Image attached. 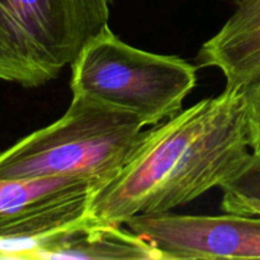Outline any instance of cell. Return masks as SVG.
Segmentation results:
<instances>
[{
    "label": "cell",
    "instance_id": "9",
    "mask_svg": "<svg viewBox=\"0 0 260 260\" xmlns=\"http://www.w3.org/2000/svg\"><path fill=\"white\" fill-rule=\"evenodd\" d=\"M220 188L223 192L221 207L226 213H234L244 203L260 202V155L251 152L243 168Z\"/></svg>",
    "mask_w": 260,
    "mask_h": 260
},
{
    "label": "cell",
    "instance_id": "2",
    "mask_svg": "<svg viewBox=\"0 0 260 260\" xmlns=\"http://www.w3.org/2000/svg\"><path fill=\"white\" fill-rule=\"evenodd\" d=\"M144 127L131 112L73 95L61 118L0 152V179L80 177L107 183L126 164Z\"/></svg>",
    "mask_w": 260,
    "mask_h": 260
},
{
    "label": "cell",
    "instance_id": "4",
    "mask_svg": "<svg viewBox=\"0 0 260 260\" xmlns=\"http://www.w3.org/2000/svg\"><path fill=\"white\" fill-rule=\"evenodd\" d=\"M113 0H0V80L40 88L108 25Z\"/></svg>",
    "mask_w": 260,
    "mask_h": 260
},
{
    "label": "cell",
    "instance_id": "6",
    "mask_svg": "<svg viewBox=\"0 0 260 260\" xmlns=\"http://www.w3.org/2000/svg\"><path fill=\"white\" fill-rule=\"evenodd\" d=\"M228 22L200 48L197 61L225 75L226 88L245 89L260 79V0H233Z\"/></svg>",
    "mask_w": 260,
    "mask_h": 260
},
{
    "label": "cell",
    "instance_id": "5",
    "mask_svg": "<svg viewBox=\"0 0 260 260\" xmlns=\"http://www.w3.org/2000/svg\"><path fill=\"white\" fill-rule=\"evenodd\" d=\"M154 246L162 260L260 259V217L228 213L140 215L124 223Z\"/></svg>",
    "mask_w": 260,
    "mask_h": 260
},
{
    "label": "cell",
    "instance_id": "1",
    "mask_svg": "<svg viewBox=\"0 0 260 260\" xmlns=\"http://www.w3.org/2000/svg\"><path fill=\"white\" fill-rule=\"evenodd\" d=\"M245 90L226 88L142 131L126 164L89 200L86 216L124 226L170 212L221 187L250 156Z\"/></svg>",
    "mask_w": 260,
    "mask_h": 260
},
{
    "label": "cell",
    "instance_id": "7",
    "mask_svg": "<svg viewBox=\"0 0 260 260\" xmlns=\"http://www.w3.org/2000/svg\"><path fill=\"white\" fill-rule=\"evenodd\" d=\"M40 259L162 260L154 246L132 231L99 225L88 216L58 233Z\"/></svg>",
    "mask_w": 260,
    "mask_h": 260
},
{
    "label": "cell",
    "instance_id": "3",
    "mask_svg": "<svg viewBox=\"0 0 260 260\" xmlns=\"http://www.w3.org/2000/svg\"><path fill=\"white\" fill-rule=\"evenodd\" d=\"M73 95H84L136 114L154 126L182 112L197 69L178 56L140 50L104 27L71 63Z\"/></svg>",
    "mask_w": 260,
    "mask_h": 260
},
{
    "label": "cell",
    "instance_id": "10",
    "mask_svg": "<svg viewBox=\"0 0 260 260\" xmlns=\"http://www.w3.org/2000/svg\"><path fill=\"white\" fill-rule=\"evenodd\" d=\"M244 90L251 152L260 155V79Z\"/></svg>",
    "mask_w": 260,
    "mask_h": 260
},
{
    "label": "cell",
    "instance_id": "11",
    "mask_svg": "<svg viewBox=\"0 0 260 260\" xmlns=\"http://www.w3.org/2000/svg\"><path fill=\"white\" fill-rule=\"evenodd\" d=\"M235 215L241 216H256L260 217V202H248L239 206L235 211Z\"/></svg>",
    "mask_w": 260,
    "mask_h": 260
},
{
    "label": "cell",
    "instance_id": "8",
    "mask_svg": "<svg viewBox=\"0 0 260 260\" xmlns=\"http://www.w3.org/2000/svg\"><path fill=\"white\" fill-rule=\"evenodd\" d=\"M90 182H102L106 184L103 180L80 177L0 179V217L17 213L51 196Z\"/></svg>",
    "mask_w": 260,
    "mask_h": 260
}]
</instances>
